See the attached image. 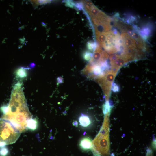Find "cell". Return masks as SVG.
<instances>
[{
    "label": "cell",
    "instance_id": "4fadbf2b",
    "mask_svg": "<svg viewBox=\"0 0 156 156\" xmlns=\"http://www.w3.org/2000/svg\"><path fill=\"white\" fill-rule=\"evenodd\" d=\"M35 65L34 63H32L30 64V66L31 67H34Z\"/></svg>",
    "mask_w": 156,
    "mask_h": 156
},
{
    "label": "cell",
    "instance_id": "5b68a950",
    "mask_svg": "<svg viewBox=\"0 0 156 156\" xmlns=\"http://www.w3.org/2000/svg\"><path fill=\"white\" fill-rule=\"evenodd\" d=\"M37 122L36 119L31 118L28 121L27 127L28 129L33 130H35L37 127Z\"/></svg>",
    "mask_w": 156,
    "mask_h": 156
},
{
    "label": "cell",
    "instance_id": "7c38bea8",
    "mask_svg": "<svg viewBox=\"0 0 156 156\" xmlns=\"http://www.w3.org/2000/svg\"><path fill=\"white\" fill-rule=\"evenodd\" d=\"M63 81V79L62 77H59L57 78V81L59 83H62Z\"/></svg>",
    "mask_w": 156,
    "mask_h": 156
},
{
    "label": "cell",
    "instance_id": "8fae6325",
    "mask_svg": "<svg viewBox=\"0 0 156 156\" xmlns=\"http://www.w3.org/2000/svg\"><path fill=\"white\" fill-rule=\"evenodd\" d=\"M119 89L118 86L116 84L113 86L112 90L114 92H116L118 91Z\"/></svg>",
    "mask_w": 156,
    "mask_h": 156
},
{
    "label": "cell",
    "instance_id": "8992f818",
    "mask_svg": "<svg viewBox=\"0 0 156 156\" xmlns=\"http://www.w3.org/2000/svg\"><path fill=\"white\" fill-rule=\"evenodd\" d=\"M92 70L95 75H101L103 73V70L101 67L98 65H94L92 68Z\"/></svg>",
    "mask_w": 156,
    "mask_h": 156
},
{
    "label": "cell",
    "instance_id": "ba28073f",
    "mask_svg": "<svg viewBox=\"0 0 156 156\" xmlns=\"http://www.w3.org/2000/svg\"><path fill=\"white\" fill-rule=\"evenodd\" d=\"M92 56V53L88 51L85 52L83 54V57L86 61L89 60Z\"/></svg>",
    "mask_w": 156,
    "mask_h": 156
},
{
    "label": "cell",
    "instance_id": "7a4b0ae2",
    "mask_svg": "<svg viewBox=\"0 0 156 156\" xmlns=\"http://www.w3.org/2000/svg\"><path fill=\"white\" fill-rule=\"evenodd\" d=\"M20 134L8 121L0 119V147L14 143Z\"/></svg>",
    "mask_w": 156,
    "mask_h": 156
},
{
    "label": "cell",
    "instance_id": "52a82bcc",
    "mask_svg": "<svg viewBox=\"0 0 156 156\" xmlns=\"http://www.w3.org/2000/svg\"><path fill=\"white\" fill-rule=\"evenodd\" d=\"M17 76L21 78H23L26 76L25 70L23 68L18 69L16 73Z\"/></svg>",
    "mask_w": 156,
    "mask_h": 156
},
{
    "label": "cell",
    "instance_id": "30bf717a",
    "mask_svg": "<svg viewBox=\"0 0 156 156\" xmlns=\"http://www.w3.org/2000/svg\"><path fill=\"white\" fill-rule=\"evenodd\" d=\"M95 44L94 43L89 42L88 43L87 47L90 50H93L95 47Z\"/></svg>",
    "mask_w": 156,
    "mask_h": 156
},
{
    "label": "cell",
    "instance_id": "9c48e42d",
    "mask_svg": "<svg viewBox=\"0 0 156 156\" xmlns=\"http://www.w3.org/2000/svg\"><path fill=\"white\" fill-rule=\"evenodd\" d=\"M2 148L0 149V155L1 156H5L8 153V150L5 147Z\"/></svg>",
    "mask_w": 156,
    "mask_h": 156
},
{
    "label": "cell",
    "instance_id": "3957f363",
    "mask_svg": "<svg viewBox=\"0 0 156 156\" xmlns=\"http://www.w3.org/2000/svg\"><path fill=\"white\" fill-rule=\"evenodd\" d=\"M92 140L89 137H84L82 138L79 142V146L84 151L91 149L92 147Z\"/></svg>",
    "mask_w": 156,
    "mask_h": 156
},
{
    "label": "cell",
    "instance_id": "277c9868",
    "mask_svg": "<svg viewBox=\"0 0 156 156\" xmlns=\"http://www.w3.org/2000/svg\"><path fill=\"white\" fill-rule=\"evenodd\" d=\"M79 121L80 125L83 127H87L91 123L89 117L85 115L82 114L79 118Z\"/></svg>",
    "mask_w": 156,
    "mask_h": 156
},
{
    "label": "cell",
    "instance_id": "6da1fadb",
    "mask_svg": "<svg viewBox=\"0 0 156 156\" xmlns=\"http://www.w3.org/2000/svg\"><path fill=\"white\" fill-rule=\"evenodd\" d=\"M3 111L1 118L8 121L21 133L27 130V122L32 115L20 87L15 88L8 105L3 107Z\"/></svg>",
    "mask_w": 156,
    "mask_h": 156
}]
</instances>
